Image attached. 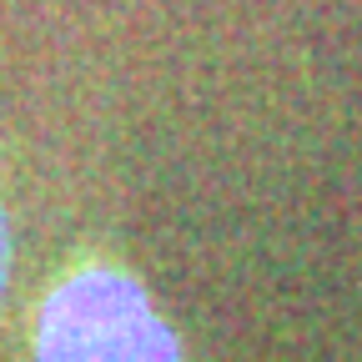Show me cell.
<instances>
[{
  "label": "cell",
  "mask_w": 362,
  "mask_h": 362,
  "mask_svg": "<svg viewBox=\"0 0 362 362\" xmlns=\"http://www.w3.org/2000/svg\"><path fill=\"white\" fill-rule=\"evenodd\" d=\"M6 282H11V221L0 206V297H6Z\"/></svg>",
  "instance_id": "cell-2"
},
{
  "label": "cell",
  "mask_w": 362,
  "mask_h": 362,
  "mask_svg": "<svg viewBox=\"0 0 362 362\" xmlns=\"http://www.w3.org/2000/svg\"><path fill=\"white\" fill-rule=\"evenodd\" d=\"M40 362H181L176 332L126 272L86 267L40 307Z\"/></svg>",
  "instance_id": "cell-1"
}]
</instances>
